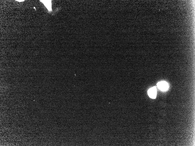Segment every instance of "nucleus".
I'll return each instance as SVG.
<instances>
[{
    "instance_id": "2",
    "label": "nucleus",
    "mask_w": 195,
    "mask_h": 146,
    "mask_svg": "<svg viewBox=\"0 0 195 146\" xmlns=\"http://www.w3.org/2000/svg\"><path fill=\"white\" fill-rule=\"evenodd\" d=\"M148 94L150 97L153 99H155L156 97V89L155 87H152L148 90Z\"/></svg>"
},
{
    "instance_id": "3",
    "label": "nucleus",
    "mask_w": 195,
    "mask_h": 146,
    "mask_svg": "<svg viewBox=\"0 0 195 146\" xmlns=\"http://www.w3.org/2000/svg\"><path fill=\"white\" fill-rule=\"evenodd\" d=\"M43 3H44V4L45 5L46 7L49 10V11H52L51 1H43Z\"/></svg>"
},
{
    "instance_id": "1",
    "label": "nucleus",
    "mask_w": 195,
    "mask_h": 146,
    "mask_svg": "<svg viewBox=\"0 0 195 146\" xmlns=\"http://www.w3.org/2000/svg\"><path fill=\"white\" fill-rule=\"evenodd\" d=\"M157 86L160 90L163 91L167 90L168 88V84L165 81L159 82L157 84Z\"/></svg>"
}]
</instances>
